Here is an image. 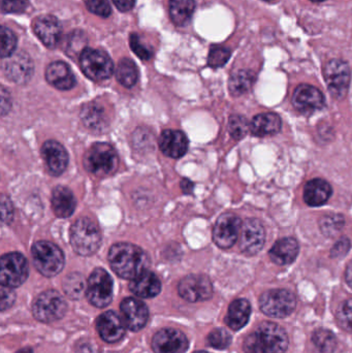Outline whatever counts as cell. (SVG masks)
Returning <instances> with one entry per match:
<instances>
[{
	"label": "cell",
	"instance_id": "6da1fadb",
	"mask_svg": "<svg viewBox=\"0 0 352 353\" xmlns=\"http://www.w3.org/2000/svg\"><path fill=\"white\" fill-rule=\"evenodd\" d=\"M112 270L123 279L134 280L147 271L148 255L142 248L130 243H116L107 255Z\"/></svg>",
	"mask_w": 352,
	"mask_h": 353
},
{
	"label": "cell",
	"instance_id": "7a4b0ae2",
	"mask_svg": "<svg viewBox=\"0 0 352 353\" xmlns=\"http://www.w3.org/2000/svg\"><path fill=\"white\" fill-rule=\"evenodd\" d=\"M289 347V337L282 327L264 323L246 337L243 343L245 353H284Z\"/></svg>",
	"mask_w": 352,
	"mask_h": 353
},
{
	"label": "cell",
	"instance_id": "3957f363",
	"mask_svg": "<svg viewBox=\"0 0 352 353\" xmlns=\"http://www.w3.org/2000/svg\"><path fill=\"white\" fill-rule=\"evenodd\" d=\"M70 244L76 254L91 256L101 245V234L94 220L81 217L70 228Z\"/></svg>",
	"mask_w": 352,
	"mask_h": 353
},
{
	"label": "cell",
	"instance_id": "277c9868",
	"mask_svg": "<svg viewBox=\"0 0 352 353\" xmlns=\"http://www.w3.org/2000/svg\"><path fill=\"white\" fill-rule=\"evenodd\" d=\"M85 169L99 178L114 175L119 167V157L113 146L107 143H95L83 159Z\"/></svg>",
	"mask_w": 352,
	"mask_h": 353
},
{
	"label": "cell",
	"instance_id": "5b68a950",
	"mask_svg": "<svg viewBox=\"0 0 352 353\" xmlns=\"http://www.w3.org/2000/svg\"><path fill=\"white\" fill-rule=\"evenodd\" d=\"M31 255L35 269L45 277H54L63 270V252L53 243L39 241L31 248Z\"/></svg>",
	"mask_w": 352,
	"mask_h": 353
},
{
	"label": "cell",
	"instance_id": "8992f818",
	"mask_svg": "<svg viewBox=\"0 0 352 353\" xmlns=\"http://www.w3.org/2000/svg\"><path fill=\"white\" fill-rule=\"evenodd\" d=\"M295 294L287 290H268L260 299L262 313L273 319H284L296 309Z\"/></svg>",
	"mask_w": 352,
	"mask_h": 353
},
{
	"label": "cell",
	"instance_id": "52a82bcc",
	"mask_svg": "<svg viewBox=\"0 0 352 353\" xmlns=\"http://www.w3.org/2000/svg\"><path fill=\"white\" fill-rule=\"evenodd\" d=\"M65 300L56 290H47L37 296L33 303V316L41 323H54L65 315Z\"/></svg>",
	"mask_w": 352,
	"mask_h": 353
},
{
	"label": "cell",
	"instance_id": "ba28073f",
	"mask_svg": "<svg viewBox=\"0 0 352 353\" xmlns=\"http://www.w3.org/2000/svg\"><path fill=\"white\" fill-rule=\"evenodd\" d=\"M80 65L83 72L93 81H103L111 78L114 63L105 51L85 49L80 55Z\"/></svg>",
	"mask_w": 352,
	"mask_h": 353
},
{
	"label": "cell",
	"instance_id": "9c48e42d",
	"mask_svg": "<svg viewBox=\"0 0 352 353\" xmlns=\"http://www.w3.org/2000/svg\"><path fill=\"white\" fill-rule=\"evenodd\" d=\"M113 279L105 270L95 269L87 283L86 296L89 303L97 308H105L113 300Z\"/></svg>",
	"mask_w": 352,
	"mask_h": 353
},
{
	"label": "cell",
	"instance_id": "30bf717a",
	"mask_svg": "<svg viewBox=\"0 0 352 353\" xmlns=\"http://www.w3.org/2000/svg\"><path fill=\"white\" fill-rule=\"evenodd\" d=\"M28 263L21 253L4 254L0 261V281L10 288L22 285L28 277Z\"/></svg>",
	"mask_w": 352,
	"mask_h": 353
},
{
	"label": "cell",
	"instance_id": "8fae6325",
	"mask_svg": "<svg viewBox=\"0 0 352 353\" xmlns=\"http://www.w3.org/2000/svg\"><path fill=\"white\" fill-rule=\"evenodd\" d=\"M324 74L332 97L336 99H344L351 84L349 63L341 59L331 60L324 66Z\"/></svg>",
	"mask_w": 352,
	"mask_h": 353
},
{
	"label": "cell",
	"instance_id": "7c38bea8",
	"mask_svg": "<svg viewBox=\"0 0 352 353\" xmlns=\"http://www.w3.org/2000/svg\"><path fill=\"white\" fill-rule=\"evenodd\" d=\"M242 221L233 213H225L217 219L213 230V241L221 249H229L239 238Z\"/></svg>",
	"mask_w": 352,
	"mask_h": 353
},
{
	"label": "cell",
	"instance_id": "4fadbf2b",
	"mask_svg": "<svg viewBox=\"0 0 352 353\" xmlns=\"http://www.w3.org/2000/svg\"><path fill=\"white\" fill-rule=\"evenodd\" d=\"M179 294L190 303L204 302L213 296L210 279L205 275H188L180 281Z\"/></svg>",
	"mask_w": 352,
	"mask_h": 353
},
{
	"label": "cell",
	"instance_id": "5bb4252c",
	"mask_svg": "<svg viewBox=\"0 0 352 353\" xmlns=\"http://www.w3.org/2000/svg\"><path fill=\"white\" fill-rule=\"evenodd\" d=\"M266 241V232L260 220L249 218L242 226L240 249L246 255H256L262 250Z\"/></svg>",
	"mask_w": 352,
	"mask_h": 353
},
{
	"label": "cell",
	"instance_id": "9a60e30c",
	"mask_svg": "<svg viewBox=\"0 0 352 353\" xmlns=\"http://www.w3.org/2000/svg\"><path fill=\"white\" fill-rule=\"evenodd\" d=\"M187 338L178 330L165 329L155 334L152 348L155 353H185L187 352Z\"/></svg>",
	"mask_w": 352,
	"mask_h": 353
},
{
	"label": "cell",
	"instance_id": "2e32d148",
	"mask_svg": "<svg viewBox=\"0 0 352 353\" xmlns=\"http://www.w3.org/2000/svg\"><path fill=\"white\" fill-rule=\"evenodd\" d=\"M293 105L303 114H311L322 110L326 105L324 94L320 89L311 85H300L293 95Z\"/></svg>",
	"mask_w": 352,
	"mask_h": 353
},
{
	"label": "cell",
	"instance_id": "e0dca14e",
	"mask_svg": "<svg viewBox=\"0 0 352 353\" xmlns=\"http://www.w3.org/2000/svg\"><path fill=\"white\" fill-rule=\"evenodd\" d=\"M122 321L126 329L138 332L147 325L149 311L145 303L134 298H127L121 303Z\"/></svg>",
	"mask_w": 352,
	"mask_h": 353
},
{
	"label": "cell",
	"instance_id": "ac0fdd59",
	"mask_svg": "<svg viewBox=\"0 0 352 353\" xmlns=\"http://www.w3.org/2000/svg\"><path fill=\"white\" fill-rule=\"evenodd\" d=\"M4 74L17 84H25L30 80L33 74V64L30 57L24 52H19L8 57L4 63Z\"/></svg>",
	"mask_w": 352,
	"mask_h": 353
},
{
	"label": "cell",
	"instance_id": "d6986e66",
	"mask_svg": "<svg viewBox=\"0 0 352 353\" xmlns=\"http://www.w3.org/2000/svg\"><path fill=\"white\" fill-rule=\"evenodd\" d=\"M41 157L52 176H58L65 172L68 154L60 143L53 140L47 141L41 147Z\"/></svg>",
	"mask_w": 352,
	"mask_h": 353
},
{
	"label": "cell",
	"instance_id": "ffe728a7",
	"mask_svg": "<svg viewBox=\"0 0 352 353\" xmlns=\"http://www.w3.org/2000/svg\"><path fill=\"white\" fill-rule=\"evenodd\" d=\"M158 145L165 157L178 159L186 154L189 142L181 130H165L159 137Z\"/></svg>",
	"mask_w": 352,
	"mask_h": 353
},
{
	"label": "cell",
	"instance_id": "44dd1931",
	"mask_svg": "<svg viewBox=\"0 0 352 353\" xmlns=\"http://www.w3.org/2000/svg\"><path fill=\"white\" fill-rule=\"evenodd\" d=\"M124 327L125 325L121 317L114 311H107L97 319V332L101 339L107 343H116L120 341L125 335Z\"/></svg>",
	"mask_w": 352,
	"mask_h": 353
},
{
	"label": "cell",
	"instance_id": "7402d4cb",
	"mask_svg": "<svg viewBox=\"0 0 352 353\" xmlns=\"http://www.w3.org/2000/svg\"><path fill=\"white\" fill-rule=\"evenodd\" d=\"M33 30L41 43L51 49L55 48L61 39V24L54 16L47 14L37 18L33 24Z\"/></svg>",
	"mask_w": 352,
	"mask_h": 353
},
{
	"label": "cell",
	"instance_id": "603a6c76",
	"mask_svg": "<svg viewBox=\"0 0 352 353\" xmlns=\"http://www.w3.org/2000/svg\"><path fill=\"white\" fill-rule=\"evenodd\" d=\"M48 83L59 90H70L76 85V78L70 66L62 61L50 64L45 70Z\"/></svg>",
	"mask_w": 352,
	"mask_h": 353
},
{
	"label": "cell",
	"instance_id": "cb8c5ba5",
	"mask_svg": "<svg viewBox=\"0 0 352 353\" xmlns=\"http://www.w3.org/2000/svg\"><path fill=\"white\" fill-rule=\"evenodd\" d=\"M76 207V197L70 188L58 185L52 192V208L58 218H68Z\"/></svg>",
	"mask_w": 352,
	"mask_h": 353
},
{
	"label": "cell",
	"instance_id": "d4e9b609",
	"mask_svg": "<svg viewBox=\"0 0 352 353\" xmlns=\"http://www.w3.org/2000/svg\"><path fill=\"white\" fill-rule=\"evenodd\" d=\"M130 290L132 294L143 299L156 296L161 290V282L152 272L146 271L132 280Z\"/></svg>",
	"mask_w": 352,
	"mask_h": 353
},
{
	"label": "cell",
	"instance_id": "484cf974",
	"mask_svg": "<svg viewBox=\"0 0 352 353\" xmlns=\"http://www.w3.org/2000/svg\"><path fill=\"white\" fill-rule=\"evenodd\" d=\"M299 243L296 239L283 238L275 243L269 255L273 263L279 265H285L295 261L299 254Z\"/></svg>",
	"mask_w": 352,
	"mask_h": 353
},
{
	"label": "cell",
	"instance_id": "4316f807",
	"mask_svg": "<svg viewBox=\"0 0 352 353\" xmlns=\"http://www.w3.org/2000/svg\"><path fill=\"white\" fill-rule=\"evenodd\" d=\"M332 187L322 179H313L304 188V199L311 207L324 205L332 195Z\"/></svg>",
	"mask_w": 352,
	"mask_h": 353
},
{
	"label": "cell",
	"instance_id": "83f0119b",
	"mask_svg": "<svg viewBox=\"0 0 352 353\" xmlns=\"http://www.w3.org/2000/svg\"><path fill=\"white\" fill-rule=\"evenodd\" d=\"M251 314L249 302L244 299L234 301L229 305V311L225 316V323L234 331H239L247 325Z\"/></svg>",
	"mask_w": 352,
	"mask_h": 353
},
{
	"label": "cell",
	"instance_id": "f1b7e54d",
	"mask_svg": "<svg viewBox=\"0 0 352 353\" xmlns=\"http://www.w3.org/2000/svg\"><path fill=\"white\" fill-rule=\"evenodd\" d=\"M281 130V119L277 114H258L250 124V130L254 136L266 137L278 134Z\"/></svg>",
	"mask_w": 352,
	"mask_h": 353
},
{
	"label": "cell",
	"instance_id": "f546056e",
	"mask_svg": "<svg viewBox=\"0 0 352 353\" xmlns=\"http://www.w3.org/2000/svg\"><path fill=\"white\" fill-rule=\"evenodd\" d=\"M81 119L85 126L96 132H101L107 126L105 109L96 103H89L82 108Z\"/></svg>",
	"mask_w": 352,
	"mask_h": 353
},
{
	"label": "cell",
	"instance_id": "4dcf8cb0",
	"mask_svg": "<svg viewBox=\"0 0 352 353\" xmlns=\"http://www.w3.org/2000/svg\"><path fill=\"white\" fill-rule=\"evenodd\" d=\"M196 10L194 0H169V14L178 26H186Z\"/></svg>",
	"mask_w": 352,
	"mask_h": 353
},
{
	"label": "cell",
	"instance_id": "1f68e13d",
	"mask_svg": "<svg viewBox=\"0 0 352 353\" xmlns=\"http://www.w3.org/2000/svg\"><path fill=\"white\" fill-rule=\"evenodd\" d=\"M256 82V74L251 70H242L229 79V88L234 97L245 94Z\"/></svg>",
	"mask_w": 352,
	"mask_h": 353
},
{
	"label": "cell",
	"instance_id": "d6a6232c",
	"mask_svg": "<svg viewBox=\"0 0 352 353\" xmlns=\"http://www.w3.org/2000/svg\"><path fill=\"white\" fill-rule=\"evenodd\" d=\"M116 79L126 88L134 87L138 80V70L136 63L128 58L120 60L116 68Z\"/></svg>",
	"mask_w": 352,
	"mask_h": 353
},
{
	"label": "cell",
	"instance_id": "836d02e7",
	"mask_svg": "<svg viewBox=\"0 0 352 353\" xmlns=\"http://www.w3.org/2000/svg\"><path fill=\"white\" fill-rule=\"evenodd\" d=\"M312 343L320 353H333L336 348V337L329 330H318L312 335Z\"/></svg>",
	"mask_w": 352,
	"mask_h": 353
},
{
	"label": "cell",
	"instance_id": "e575fe53",
	"mask_svg": "<svg viewBox=\"0 0 352 353\" xmlns=\"http://www.w3.org/2000/svg\"><path fill=\"white\" fill-rule=\"evenodd\" d=\"M85 281L84 277L79 273H72L64 279L63 290L64 292L70 296V299H79L84 294Z\"/></svg>",
	"mask_w": 352,
	"mask_h": 353
},
{
	"label": "cell",
	"instance_id": "d590c367",
	"mask_svg": "<svg viewBox=\"0 0 352 353\" xmlns=\"http://www.w3.org/2000/svg\"><path fill=\"white\" fill-rule=\"evenodd\" d=\"M320 226L324 236L332 238L342 230L344 226V218L339 214H330L322 217Z\"/></svg>",
	"mask_w": 352,
	"mask_h": 353
},
{
	"label": "cell",
	"instance_id": "8d00e7d4",
	"mask_svg": "<svg viewBox=\"0 0 352 353\" xmlns=\"http://www.w3.org/2000/svg\"><path fill=\"white\" fill-rule=\"evenodd\" d=\"M250 130L249 122L245 117L240 115L231 116L229 120V132L231 138L241 140Z\"/></svg>",
	"mask_w": 352,
	"mask_h": 353
},
{
	"label": "cell",
	"instance_id": "74e56055",
	"mask_svg": "<svg viewBox=\"0 0 352 353\" xmlns=\"http://www.w3.org/2000/svg\"><path fill=\"white\" fill-rule=\"evenodd\" d=\"M87 39L84 33L81 31H72L68 37V43L65 45V52L68 55L74 56L76 54H82L85 50Z\"/></svg>",
	"mask_w": 352,
	"mask_h": 353
},
{
	"label": "cell",
	"instance_id": "f35d334b",
	"mask_svg": "<svg viewBox=\"0 0 352 353\" xmlns=\"http://www.w3.org/2000/svg\"><path fill=\"white\" fill-rule=\"evenodd\" d=\"M231 51L222 46H213L209 53L208 64L213 68H221L229 61Z\"/></svg>",
	"mask_w": 352,
	"mask_h": 353
},
{
	"label": "cell",
	"instance_id": "ab89813d",
	"mask_svg": "<svg viewBox=\"0 0 352 353\" xmlns=\"http://www.w3.org/2000/svg\"><path fill=\"white\" fill-rule=\"evenodd\" d=\"M209 345L215 350H225L231 343V336L229 332L223 329H216L209 334L207 339Z\"/></svg>",
	"mask_w": 352,
	"mask_h": 353
},
{
	"label": "cell",
	"instance_id": "60d3db41",
	"mask_svg": "<svg viewBox=\"0 0 352 353\" xmlns=\"http://www.w3.org/2000/svg\"><path fill=\"white\" fill-rule=\"evenodd\" d=\"M337 321L339 325L349 333H352V299L345 301L337 310Z\"/></svg>",
	"mask_w": 352,
	"mask_h": 353
},
{
	"label": "cell",
	"instance_id": "b9f144b4",
	"mask_svg": "<svg viewBox=\"0 0 352 353\" xmlns=\"http://www.w3.org/2000/svg\"><path fill=\"white\" fill-rule=\"evenodd\" d=\"M17 48V39L10 29L2 26L1 28V56L8 58L14 53Z\"/></svg>",
	"mask_w": 352,
	"mask_h": 353
},
{
	"label": "cell",
	"instance_id": "7bdbcfd3",
	"mask_svg": "<svg viewBox=\"0 0 352 353\" xmlns=\"http://www.w3.org/2000/svg\"><path fill=\"white\" fill-rule=\"evenodd\" d=\"M130 48H132L134 53L138 56V58H141L142 60H149L152 58L153 51L150 49V48L145 46L144 43L141 41L140 37L136 33L130 35Z\"/></svg>",
	"mask_w": 352,
	"mask_h": 353
},
{
	"label": "cell",
	"instance_id": "ee69618b",
	"mask_svg": "<svg viewBox=\"0 0 352 353\" xmlns=\"http://www.w3.org/2000/svg\"><path fill=\"white\" fill-rule=\"evenodd\" d=\"M87 8L97 16L107 18L111 14L112 8L107 0H84Z\"/></svg>",
	"mask_w": 352,
	"mask_h": 353
},
{
	"label": "cell",
	"instance_id": "f6af8a7d",
	"mask_svg": "<svg viewBox=\"0 0 352 353\" xmlns=\"http://www.w3.org/2000/svg\"><path fill=\"white\" fill-rule=\"evenodd\" d=\"M28 3L29 0H1L2 12L18 14L24 12Z\"/></svg>",
	"mask_w": 352,
	"mask_h": 353
},
{
	"label": "cell",
	"instance_id": "bcb514c9",
	"mask_svg": "<svg viewBox=\"0 0 352 353\" xmlns=\"http://www.w3.org/2000/svg\"><path fill=\"white\" fill-rule=\"evenodd\" d=\"M1 211L2 222L4 224L10 223L14 215V208H12V201L6 195L2 194L1 196Z\"/></svg>",
	"mask_w": 352,
	"mask_h": 353
},
{
	"label": "cell",
	"instance_id": "7dc6e473",
	"mask_svg": "<svg viewBox=\"0 0 352 353\" xmlns=\"http://www.w3.org/2000/svg\"><path fill=\"white\" fill-rule=\"evenodd\" d=\"M16 300V294H14L12 288L8 286H1V310L4 311L10 308Z\"/></svg>",
	"mask_w": 352,
	"mask_h": 353
},
{
	"label": "cell",
	"instance_id": "c3c4849f",
	"mask_svg": "<svg viewBox=\"0 0 352 353\" xmlns=\"http://www.w3.org/2000/svg\"><path fill=\"white\" fill-rule=\"evenodd\" d=\"M349 248H351V242L347 239H342V240L337 242V244L333 247L332 249V256L333 257H341L344 256L347 252H349Z\"/></svg>",
	"mask_w": 352,
	"mask_h": 353
},
{
	"label": "cell",
	"instance_id": "681fc988",
	"mask_svg": "<svg viewBox=\"0 0 352 353\" xmlns=\"http://www.w3.org/2000/svg\"><path fill=\"white\" fill-rule=\"evenodd\" d=\"M113 2L117 6L118 10L121 12H127V10H132L136 4V0H113Z\"/></svg>",
	"mask_w": 352,
	"mask_h": 353
},
{
	"label": "cell",
	"instance_id": "f907efd6",
	"mask_svg": "<svg viewBox=\"0 0 352 353\" xmlns=\"http://www.w3.org/2000/svg\"><path fill=\"white\" fill-rule=\"evenodd\" d=\"M1 101L2 116H4L8 112H10V93L6 92L4 88H2L1 90Z\"/></svg>",
	"mask_w": 352,
	"mask_h": 353
},
{
	"label": "cell",
	"instance_id": "816d5d0a",
	"mask_svg": "<svg viewBox=\"0 0 352 353\" xmlns=\"http://www.w3.org/2000/svg\"><path fill=\"white\" fill-rule=\"evenodd\" d=\"M181 189L185 194H191L194 192V184L188 179H183L181 181Z\"/></svg>",
	"mask_w": 352,
	"mask_h": 353
},
{
	"label": "cell",
	"instance_id": "f5cc1de1",
	"mask_svg": "<svg viewBox=\"0 0 352 353\" xmlns=\"http://www.w3.org/2000/svg\"><path fill=\"white\" fill-rule=\"evenodd\" d=\"M78 353H99V352H97L95 346L90 345V344H86V345L81 346Z\"/></svg>",
	"mask_w": 352,
	"mask_h": 353
},
{
	"label": "cell",
	"instance_id": "db71d44e",
	"mask_svg": "<svg viewBox=\"0 0 352 353\" xmlns=\"http://www.w3.org/2000/svg\"><path fill=\"white\" fill-rule=\"evenodd\" d=\"M345 279H346L347 284L352 288V261L347 267Z\"/></svg>",
	"mask_w": 352,
	"mask_h": 353
},
{
	"label": "cell",
	"instance_id": "11a10c76",
	"mask_svg": "<svg viewBox=\"0 0 352 353\" xmlns=\"http://www.w3.org/2000/svg\"><path fill=\"white\" fill-rule=\"evenodd\" d=\"M311 1H313V2H322V1H324V0H311Z\"/></svg>",
	"mask_w": 352,
	"mask_h": 353
},
{
	"label": "cell",
	"instance_id": "9f6ffc18",
	"mask_svg": "<svg viewBox=\"0 0 352 353\" xmlns=\"http://www.w3.org/2000/svg\"><path fill=\"white\" fill-rule=\"evenodd\" d=\"M194 353H209V352H194Z\"/></svg>",
	"mask_w": 352,
	"mask_h": 353
},
{
	"label": "cell",
	"instance_id": "6f0895ef",
	"mask_svg": "<svg viewBox=\"0 0 352 353\" xmlns=\"http://www.w3.org/2000/svg\"><path fill=\"white\" fill-rule=\"evenodd\" d=\"M265 1H272V0H265Z\"/></svg>",
	"mask_w": 352,
	"mask_h": 353
}]
</instances>
